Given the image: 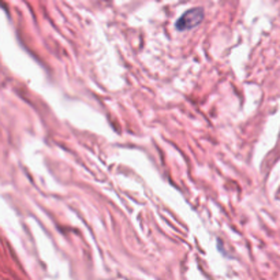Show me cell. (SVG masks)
Returning a JSON list of instances; mask_svg holds the SVG:
<instances>
[{"label": "cell", "mask_w": 280, "mask_h": 280, "mask_svg": "<svg viewBox=\"0 0 280 280\" xmlns=\"http://www.w3.org/2000/svg\"><path fill=\"white\" fill-rule=\"evenodd\" d=\"M204 19V10L203 8H192L186 11L183 15L180 16L177 22V29L178 30H189L193 29L197 25H200Z\"/></svg>", "instance_id": "obj_1"}]
</instances>
